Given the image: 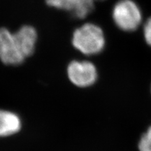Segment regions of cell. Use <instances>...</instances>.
Segmentation results:
<instances>
[{"instance_id":"obj_2","label":"cell","mask_w":151,"mask_h":151,"mask_svg":"<svg viewBox=\"0 0 151 151\" xmlns=\"http://www.w3.org/2000/svg\"><path fill=\"white\" fill-rule=\"evenodd\" d=\"M112 18L120 29L134 32L142 23L143 14L140 7L133 0H119L113 8Z\"/></svg>"},{"instance_id":"obj_4","label":"cell","mask_w":151,"mask_h":151,"mask_svg":"<svg viewBox=\"0 0 151 151\" xmlns=\"http://www.w3.org/2000/svg\"><path fill=\"white\" fill-rule=\"evenodd\" d=\"M0 60L6 65L17 66L25 60L18 48L14 32L6 27L0 28Z\"/></svg>"},{"instance_id":"obj_8","label":"cell","mask_w":151,"mask_h":151,"mask_svg":"<svg viewBox=\"0 0 151 151\" xmlns=\"http://www.w3.org/2000/svg\"><path fill=\"white\" fill-rule=\"evenodd\" d=\"M138 147L139 151H151V126L141 136Z\"/></svg>"},{"instance_id":"obj_7","label":"cell","mask_w":151,"mask_h":151,"mask_svg":"<svg viewBox=\"0 0 151 151\" xmlns=\"http://www.w3.org/2000/svg\"><path fill=\"white\" fill-rule=\"evenodd\" d=\"M20 128L21 121L16 113L0 110V137L14 134Z\"/></svg>"},{"instance_id":"obj_1","label":"cell","mask_w":151,"mask_h":151,"mask_svg":"<svg viewBox=\"0 0 151 151\" xmlns=\"http://www.w3.org/2000/svg\"><path fill=\"white\" fill-rule=\"evenodd\" d=\"M71 44L77 51L86 56H94L104 50L106 37L102 28L92 22H86L73 31Z\"/></svg>"},{"instance_id":"obj_10","label":"cell","mask_w":151,"mask_h":151,"mask_svg":"<svg viewBox=\"0 0 151 151\" xmlns=\"http://www.w3.org/2000/svg\"><path fill=\"white\" fill-rule=\"evenodd\" d=\"M95 1H96V0H95Z\"/></svg>"},{"instance_id":"obj_9","label":"cell","mask_w":151,"mask_h":151,"mask_svg":"<svg viewBox=\"0 0 151 151\" xmlns=\"http://www.w3.org/2000/svg\"><path fill=\"white\" fill-rule=\"evenodd\" d=\"M143 34L146 43L151 47V16L147 19L143 24Z\"/></svg>"},{"instance_id":"obj_5","label":"cell","mask_w":151,"mask_h":151,"mask_svg":"<svg viewBox=\"0 0 151 151\" xmlns=\"http://www.w3.org/2000/svg\"><path fill=\"white\" fill-rule=\"evenodd\" d=\"M95 0H46L48 6L67 11L73 18L84 19L94 9Z\"/></svg>"},{"instance_id":"obj_3","label":"cell","mask_w":151,"mask_h":151,"mask_svg":"<svg viewBox=\"0 0 151 151\" xmlns=\"http://www.w3.org/2000/svg\"><path fill=\"white\" fill-rule=\"evenodd\" d=\"M67 71L69 81L79 88L91 86L97 80V67L89 60H72L68 65Z\"/></svg>"},{"instance_id":"obj_6","label":"cell","mask_w":151,"mask_h":151,"mask_svg":"<svg viewBox=\"0 0 151 151\" xmlns=\"http://www.w3.org/2000/svg\"><path fill=\"white\" fill-rule=\"evenodd\" d=\"M15 39L20 52L24 58L32 55L37 46L38 34L32 26L25 24L14 32Z\"/></svg>"}]
</instances>
